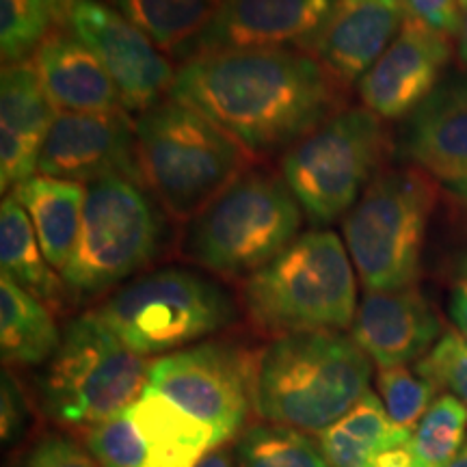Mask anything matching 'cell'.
Here are the masks:
<instances>
[{"label": "cell", "mask_w": 467, "mask_h": 467, "mask_svg": "<svg viewBox=\"0 0 467 467\" xmlns=\"http://www.w3.org/2000/svg\"><path fill=\"white\" fill-rule=\"evenodd\" d=\"M137 159L145 189L173 221L195 219L254 161L206 115L171 96L139 115Z\"/></svg>", "instance_id": "cell-3"}, {"label": "cell", "mask_w": 467, "mask_h": 467, "mask_svg": "<svg viewBox=\"0 0 467 467\" xmlns=\"http://www.w3.org/2000/svg\"><path fill=\"white\" fill-rule=\"evenodd\" d=\"M93 314L128 348L151 358L223 329L234 318V303L213 279L167 266L126 284Z\"/></svg>", "instance_id": "cell-9"}, {"label": "cell", "mask_w": 467, "mask_h": 467, "mask_svg": "<svg viewBox=\"0 0 467 467\" xmlns=\"http://www.w3.org/2000/svg\"><path fill=\"white\" fill-rule=\"evenodd\" d=\"M400 154L443 182L467 178V74L443 78L409 115Z\"/></svg>", "instance_id": "cell-19"}, {"label": "cell", "mask_w": 467, "mask_h": 467, "mask_svg": "<svg viewBox=\"0 0 467 467\" xmlns=\"http://www.w3.org/2000/svg\"><path fill=\"white\" fill-rule=\"evenodd\" d=\"M236 457L241 467H331L317 441L279 424L244 431L236 443Z\"/></svg>", "instance_id": "cell-27"}, {"label": "cell", "mask_w": 467, "mask_h": 467, "mask_svg": "<svg viewBox=\"0 0 467 467\" xmlns=\"http://www.w3.org/2000/svg\"><path fill=\"white\" fill-rule=\"evenodd\" d=\"M457 39H459V55H461V58H463V63L467 66V5H463V7H461V20H459Z\"/></svg>", "instance_id": "cell-38"}, {"label": "cell", "mask_w": 467, "mask_h": 467, "mask_svg": "<svg viewBox=\"0 0 467 467\" xmlns=\"http://www.w3.org/2000/svg\"><path fill=\"white\" fill-rule=\"evenodd\" d=\"M459 273H461V279H467V251H465L463 260H461V265H459Z\"/></svg>", "instance_id": "cell-41"}, {"label": "cell", "mask_w": 467, "mask_h": 467, "mask_svg": "<svg viewBox=\"0 0 467 467\" xmlns=\"http://www.w3.org/2000/svg\"><path fill=\"white\" fill-rule=\"evenodd\" d=\"M388 3H394V5H402V0H388ZM405 7V5H402Z\"/></svg>", "instance_id": "cell-42"}, {"label": "cell", "mask_w": 467, "mask_h": 467, "mask_svg": "<svg viewBox=\"0 0 467 467\" xmlns=\"http://www.w3.org/2000/svg\"><path fill=\"white\" fill-rule=\"evenodd\" d=\"M195 467H241L238 465L236 448H230L227 443L213 448Z\"/></svg>", "instance_id": "cell-37"}, {"label": "cell", "mask_w": 467, "mask_h": 467, "mask_svg": "<svg viewBox=\"0 0 467 467\" xmlns=\"http://www.w3.org/2000/svg\"><path fill=\"white\" fill-rule=\"evenodd\" d=\"M448 312H451L452 323L457 327V334L467 342V279H461L454 285Z\"/></svg>", "instance_id": "cell-35"}, {"label": "cell", "mask_w": 467, "mask_h": 467, "mask_svg": "<svg viewBox=\"0 0 467 467\" xmlns=\"http://www.w3.org/2000/svg\"><path fill=\"white\" fill-rule=\"evenodd\" d=\"M52 17L44 0H0L3 63L25 61L48 37Z\"/></svg>", "instance_id": "cell-30"}, {"label": "cell", "mask_w": 467, "mask_h": 467, "mask_svg": "<svg viewBox=\"0 0 467 467\" xmlns=\"http://www.w3.org/2000/svg\"><path fill=\"white\" fill-rule=\"evenodd\" d=\"M336 5L337 0H223L189 58L230 50L307 52Z\"/></svg>", "instance_id": "cell-15"}, {"label": "cell", "mask_w": 467, "mask_h": 467, "mask_svg": "<svg viewBox=\"0 0 467 467\" xmlns=\"http://www.w3.org/2000/svg\"><path fill=\"white\" fill-rule=\"evenodd\" d=\"M165 241L162 208L130 178L87 186L78 241L61 271L69 296L91 299L121 284L159 255Z\"/></svg>", "instance_id": "cell-8"}, {"label": "cell", "mask_w": 467, "mask_h": 467, "mask_svg": "<svg viewBox=\"0 0 467 467\" xmlns=\"http://www.w3.org/2000/svg\"><path fill=\"white\" fill-rule=\"evenodd\" d=\"M80 0H44L46 9L52 17V25L57 28H67L69 17H72L74 9L78 7Z\"/></svg>", "instance_id": "cell-36"}, {"label": "cell", "mask_w": 467, "mask_h": 467, "mask_svg": "<svg viewBox=\"0 0 467 467\" xmlns=\"http://www.w3.org/2000/svg\"><path fill=\"white\" fill-rule=\"evenodd\" d=\"M20 467H100L91 452L66 437H46L31 448Z\"/></svg>", "instance_id": "cell-32"}, {"label": "cell", "mask_w": 467, "mask_h": 467, "mask_svg": "<svg viewBox=\"0 0 467 467\" xmlns=\"http://www.w3.org/2000/svg\"><path fill=\"white\" fill-rule=\"evenodd\" d=\"M467 440V407L452 394L433 400L411 433L418 467H448Z\"/></svg>", "instance_id": "cell-28"}, {"label": "cell", "mask_w": 467, "mask_h": 467, "mask_svg": "<svg viewBox=\"0 0 467 467\" xmlns=\"http://www.w3.org/2000/svg\"><path fill=\"white\" fill-rule=\"evenodd\" d=\"M22 420H25V402L17 389L14 377L7 372L3 375V440H9L17 433Z\"/></svg>", "instance_id": "cell-34"}, {"label": "cell", "mask_w": 467, "mask_h": 467, "mask_svg": "<svg viewBox=\"0 0 467 467\" xmlns=\"http://www.w3.org/2000/svg\"><path fill=\"white\" fill-rule=\"evenodd\" d=\"M37 171L78 184L113 175L143 184L137 159V121L126 109L58 113L46 134Z\"/></svg>", "instance_id": "cell-14"}, {"label": "cell", "mask_w": 467, "mask_h": 467, "mask_svg": "<svg viewBox=\"0 0 467 467\" xmlns=\"http://www.w3.org/2000/svg\"><path fill=\"white\" fill-rule=\"evenodd\" d=\"M377 388L389 420L411 433L440 394L433 381L424 379L418 370H409L407 366L381 368Z\"/></svg>", "instance_id": "cell-29"}, {"label": "cell", "mask_w": 467, "mask_h": 467, "mask_svg": "<svg viewBox=\"0 0 467 467\" xmlns=\"http://www.w3.org/2000/svg\"><path fill=\"white\" fill-rule=\"evenodd\" d=\"M87 448L100 467H195L217 441L210 426L148 388L119 416L91 426Z\"/></svg>", "instance_id": "cell-12"}, {"label": "cell", "mask_w": 467, "mask_h": 467, "mask_svg": "<svg viewBox=\"0 0 467 467\" xmlns=\"http://www.w3.org/2000/svg\"><path fill=\"white\" fill-rule=\"evenodd\" d=\"M148 377L145 358L89 312L63 329L42 377V402L55 422L89 431L141 399Z\"/></svg>", "instance_id": "cell-7"}, {"label": "cell", "mask_w": 467, "mask_h": 467, "mask_svg": "<svg viewBox=\"0 0 467 467\" xmlns=\"http://www.w3.org/2000/svg\"><path fill=\"white\" fill-rule=\"evenodd\" d=\"M61 337L46 303L14 279L0 277V353L5 364L37 366L50 361Z\"/></svg>", "instance_id": "cell-24"}, {"label": "cell", "mask_w": 467, "mask_h": 467, "mask_svg": "<svg viewBox=\"0 0 467 467\" xmlns=\"http://www.w3.org/2000/svg\"><path fill=\"white\" fill-rule=\"evenodd\" d=\"M372 359L340 331L279 336L260 353L255 409L266 422L323 433L364 399Z\"/></svg>", "instance_id": "cell-2"}, {"label": "cell", "mask_w": 467, "mask_h": 467, "mask_svg": "<svg viewBox=\"0 0 467 467\" xmlns=\"http://www.w3.org/2000/svg\"><path fill=\"white\" fill-rule=\"evenodd\" d=\"M11 197L31 219L46 260L61 273L72 258L83 225L87 186L35 173L11 189Z\"/></svg>", "instance_id": "cell-21"}, {"label": "cell", "mask_w": 467, "mask_h": 467, "mask_svg": "<svg viewBox=\"0 0 467 467\" xmlns=\"http://www.w3.org/2000/svg\"><path fill=\"white\" fill-rule=\"evenodd\" d=\"M67 28L100 58L128 113L143 115L171 96L178 76L173 63L109 3L80 0Z\"/></svg>", "instance_id": "cell-13"}, {"label": "cell", "mask_w": 467, "mask_h": 467, "mask_svg": "<svg viewBox=\"0 0 467 467\" xmlns=\"http://www.w3.org/2000/svg\"><path fill=\"white\" fill-rule=\"evenodd\" d=\"M411 441V431L389 420L375 392L364 394L347 416L320 433L318 446L331 467H370L377 454Z\"/></svg>", "instance_id": "cell-23"}, {"label": "cell", "mask_w": 467, "mask_h": 467, "mask_svg": "<svg viewBox=\"0 0 467 467\" xmlns=\"http://www.w3.org/2000/svg\"><path fill=\"white\" fill-rule=\"evenodd\" d=\"M405 7L388 0H337L334 14L309 44L307 55L342 87L364 78L399 35Z\"/></svg>", "instance_id": "cell-18"}, {"label": "cell", "mask_w": 467, "mask_h": 467, "mask_svg": "<svg viewBox=\"0 0 467 467\" xmlns=\"http://www.w3.org/2000/svg\"><path fill=\"white\" fill-rule=\"evenodd\" d=\"M451 57V35L405 16L394 42L359 80L361 102L381 119L411 115L441 83Z\"/></svg>", "instance_id": "cell-16"}, {"label": "cell", "mask_w": 467, "mask_h": 467, "mask_svg": "<svg viewBox=\"0 0 467 467\" xmlns=\"http://www.w3.org/2000/svg\"><path fill=\"white\" fill-rule=\"evenodd\" d=\"M342 87L301 50H230L189 58L171 98L200 110L251 159L295 148L344 110Z\"/></svg>", "instance_id": "cell-1"}, {"label": "cell", "mask_w": 467, "mask_h": 467, "mask_svg": "<svg viewBox=\"0 0 467 467\" xmlns=\"http://www.w3.org/2000/svg\"><path fill=\"white\" fill-rule=\"evenodd\" d=\"M0 265L5 277L14 279L55 312L66 303V282L46 260L31 219L11 195L0 206Z\"/></svg>", "instance_id": "cell-22"}, {"label": "cell", "mask_w": 467, "mask_h": 467, "mask_svg": "<svg viewBox=\"0 0 467 467\" xmlns=\"http://www.w3.org/2000/svg\"><path fill=\"white\" fill-rule=\"evenodd\" d=\"M301 221L284 175L249 169L191 221L186 255L217 275L249 277L299 238Z\"/></svg>", "instance_id": "cell-5"}, {"label": "cell", "mask_w": 467, "mask_h": 467, "mask_svg": "<svg viewBox=\"0 0 467 467\" xmlns=\"http://www.w3.org/2000/svg\"><path fill=\"white\" fill-rule=\"evenodd\" d=\"M448 467H467V440L463 441V446H461L457 457L451 461V465H448Z\"/></svg>", "instance_id": "cell-40"}, {"label": "cell", "mask_w": 467, "mask_h": 467, "mask_svg": "<svg viewBox=\"0 0 467 467\" xmlns=\"http://www.w3.org/2000/svg\"><path fill=\"white\" fill-rule=\"evenodd\" d=\"M31 58L58 113H109L124 109L107 67L72 31L57 28L48 33Z\"/></svg>", "instance_id": "cell-20"}, {"label": "cell", "mask_w": 467, "mask_h": 467, "mask_svg": "<svg viewBox=\"0 0 467 467\" xmlns=\"http://www.w3.org/2000/svg\"><path fill=\"white\" fill-rule=\"evenodd\" d=\"M58 110L46 93L33 58L3 66L0 76V130L46 141Z\"/></svg>", "instance_id": "cell-26"}, {"label": "cell", "mask_w": 467, "mask_h": 467, "mask_svg": "<svg viewBox=\"0 0 467 467\" xmlns=\"http://www.w3.org/2000/svg\"><path fill=\"white\" fill-rule=\"evenodd\" d=\"M416 370L467 407V342L457 331H446L418 361Z\"/></svg>", "instance_id": "cell-31"}, {"label": "cell", "mask_w": 467, "mask_h": 467, "mask_svg": "<svg viewBox=\"0 0 467 467\" xmlns=\"http://www.w3.org/2000/svg\"><path fill=\"white\" fill-rule=\"evenodd\" d=\"M405 16L416 17L426 26L446 35H457L461 20V0H402Z\"/></svg>", "instance_id": "cell-33"}, {"label": "cell", "mask_w": 467, "mask_h": 467, "mask_svg": "<svg viewBox=\"0 0 467 467\" xmlns=\"http://www.w3.org/2000/svg\"><path fill=\"white\" fill-rule=\"evenodd\" d=\"M141 28L167 57L189 58L223 0H104Z\"/></svg>", "instance_id": "cell-25"}, {"label": "cell", "mask_w": 467, "mask_h": 467, "mask_svg": "<svg viewBox=\"0 0 467 467\" xmlns=\"http://www.w3.org/2000/svg\"><path fill=\"white\" fill-rule=\"evenodd\" d=\"M350 337L381 368L420 361L441 337V320L416 285L366 292Z\"/></svg>", "instance_id": "cell-17"}, {"label": "cell", "mask_w": 467, "mask_h": 467, "mask_svg": "<svg viewBox=\"0 0 467 467\" xmlns=\"http://www.w3.org/2000/svg\"><path fill=\"white\" fill-rule=\"evenodd\" d=\"M389 151L381 117L350 107L284 154L282 175L306 217L317 225L350 213Z\"/></svg>", "instance_id": "cell-10"}, {"label": "cell", "mask_w": 467, "mask_h": 467, "mask_svg": "<svg viewBox=\"0 0 467 467\" xmlns=\"http://www.w3.org/2000/svg\"><path fill=\"white\" fill-rule=\"evenodd\" d=\"M243 306L265 334L342 331L358 314V282L347 244L331 230L306 232L244 279Z\"/></svg>", "instance_id": "cell-4"}, {"label": "cell", "mask_w": 467, "mask_h": 467, "mask_svg": "<svg viewBox=\"0 0 467 467\" xmlns=\"http://www.w3.org/2000/svg\"><path fill=\"white\" fill-rule=\"evenodd\" d=\"M463 5H467V0H461V7H463Z\"/></svg>", "instance_id": "cell-43"}, {"label": "cell", "mask_w": 467, "mask_h": 467, "mask_svg": "<svg viewBox=\"0 0 467 467\" xmlns=\"http://www.w3.org/2000/svg\"><path fill=\"white\" fill-rule=\"evenodd\" d=\"M258 364L260 355L236 344L203 342L151 361L148 388L210 426L223 446L255 407Z\"/></svg>", "instance_id": "cell-11"}, {"label": "cell", "mask_w": 467, "mask_h": 467, "mask_svg": "<svg viewBox=\"0 0 467 467\" xmlns=\"http://www.w3.org/2000/svg\"><path fill=\"white\" fill-rule=\"evenodd\" d=\"M448 189L457 200L467 206V178H461V180H454V182H448Z\"/></svg>", "instance_id": "cell-39"}, {"label": "cell", "mask_w": 467, "mask_h": 467, "mask_svg": "<svg viewBox=\"0 0 467 467\" xmlns=\"http://www.w3.org/2000/svg\"><path fill=\"white\" fill-rule=\"evenodd\" d=\"M437 186L418 167L388 169L344 219V244L366 292L409 288L420 277Z\"/></svg>", "instance_id": "cell-6"}]
</instances>
